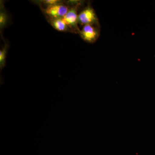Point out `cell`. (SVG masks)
I'll use <instances>...</instances> for the list:
<instances>
[{
  "label": "cell",
  "mask_w": 155,
  "mask_h": 155,
  "mask_svg": "<svg viewBox=\"0 0 155 155\" xmlns=\"http://www.w3.org/2000/svg\"><path fill=\"white\" fill-rule=\"evenodd\" d=\"M78 23L84 25H92L98 26L96 14L91 7L88 6L78 14Z\"/></svg>",
  "instance_id": "6da1fadb"
},
{
  "label": "cell",
  "mask_w": 155,
  "mask_h": 155,
  "mask_svg": "<svg viewBox=\"0 0 155 155\" xmlns=\"http://www.w3.org/2000/svg\"><path fill=\"white\" fill-rule=\"evenodd\" d=\"M96 25H87L83 26L80 30L81 36L85 41L90 43L96 41L99 37L100 32Z\"/></svg>",
  "instance_id": "7a4b0ae2"
},
{
  "label": "cell",
  "mask_w": 155,
  "mask_h": 155,
  "mask_svg": "<svg viewBox=\"0 0 155 155\" xmlns=\"http://www.w3.org/2000/svg\"><path fill=\"white\" fill-rule=\"evenodd\" d=\"M67 6L61 4L48 6L46 9L45 13L54 19L63 18L69 11Z\"/></svg>",
  "instance_id": "3957f363"
},
{
  "label": "cell",
  "mask_w": 155,
  "mask_h": 155,
  "mask_svg": "<svg viewBox=\"0 0 155 155\" xmlns=\"http://www.w3.org/2000/svg\"><path fill=\"white\" fill-rule=\"evenodd\" d=\"M66 24L70 28L78 31H80L78 26V14L77 10L75 8H73L69 10L64 18Z\"/></svg>",
  "instance_id": "277c9868"
},
{
  "label": "cell",
  "mask_w": 155,
  "mask_h": 155,
  "mask_svg": "<svg viewBox=\"0 0 155 155\" xmlns=\"http://www.w3.org/2000/svg\"><path fill=\"white\" fill-rule=\"evenodd\" d=\"M54 28L59 31H64L67 29V24L63 18L54 19L52 22Z\"/></svg>",
  "instance_id": "5b68a950"
},
{
  "label": "cell",
  "mask_w": 155,
  "mask_h": 155,
  "mask_svg": "<svg viewBox=\"0 0 155 155\" xmlns=\"http://www.w3.org/2000/svg\"><path fill=\"white\" fill-rule=\"evenodd\" d=\"M6 54L5 50H1L0 51V64H1V67L5 63L6 58Z\"/></svg>",
  "instance_id": "8992f818"
},
{
  "label": "cell",
  "mask_w": 155,
  "mask_h": 155,
  "mask_svg": "<svg viewBox=\"0 0 155 155\" xmlns=\"http://www.w3.org/2000/svg\"><path fill=\"white\" fill-rule=\"evenodd\" d=\"M7 18L5 14L3 13H1L0 14V25L1 27L4 26L7 22Z\"/></svg>",
  "instance_id": "52a82bcc"
},
{
  "label": "cell",
  "mask_w": 155,
  "mask_h": 155,
  "mask_svg": "<svg viewBox=\"0 0 155 155\" xmlns=\"http://www.w3.org/2000/svg\"><path fill=\"white\" fill-rule=\"evenodd\" d=\"M45 2L48 4L49 6L53 5L58 4V1H57V0H47V1H45Z\"/></svg>",
  "instance_id": "ba28073f"
}]
</instances>
